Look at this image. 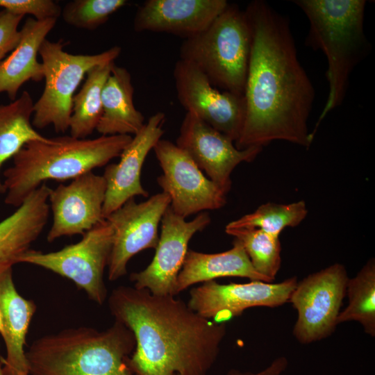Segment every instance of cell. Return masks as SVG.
<instances>
[{
  "label": "cell",
  "mask_w": 375,
  "mask_h": 375,
  "mask_svg": "<svg viewBox=\"0 0 375 375\" xmlns=\"http://www.w3.org/2000/svg\"><path fill=\"white\" fill-rule=\"evenodd\" d=\"M348 279L344 266L336 263L297 282L289 301L297 310L293 334L299 342L312 343L334 332Z\"/></svg>",
  "instance_id": "obj_9"
},
{
  "label": "cell",
  "mask_w": 375,
  "mask_h": 375,
  "mask_svg": "<svg viewBox=\"0 0 375 375\" xmlns=\"http://www.w3.org/2000/svg\"><path fill=\"white\" fill-rule=\"evenodd\" d=\"M228 4L226 0H147L135 12L133 28L190 38L207 28Z\"/></svg>",
  "instance_id": "obj_18"
},
{
  "label": "cell",
  "mask_w": 375,
  "mask_h": 375,
  "mask_svg": "<svg viewBox=\"0 0 375 375\" xmlns=\"http://www.w3.org/2000/svg\"><path fill=\"white\" fill-rule=\"evenodd\" d=\"M51 189L42 183L0 222V269L12 267L42 233L49 215Z\"/></svg>",
  "instance_id": "obj_19"
},
{
  "label": "cell",
  "mask_w": 375,
  "mask_h": 375,
  "mask_svg": "<svg viewBox=\"0 0 375 375\" xmlns=\"http://www.w3.org/2000/svg\"><path fill=\"white\" fill-rule=\"evenodd\" d=\"M176 144L225 194L231 188V174L242 162H251L261 147L238 149L234 142L200 119L186 112Z\"/></svg>",
  "instance_id": "obj_15"
},
{
  "label": "cell",
  "mask_w": 375,
  "mask_h": 375,
  "mask_svg": "<svg viewBox=\"0 0 375 375\" xmlns=\"http://www.w3.org/2000/svg\"><path fill=\"white\" fill-rule=\"evenodd\" d=\"M232 276L272 283L254 269L243 245L235 238L232 248L221 253H206L188 249L177 276L176 292L197 283Z\"/></svg>",
  "instance_id": "obj_22"
},
{
  "label": "cell",
  "mask_w": 375,
  "mask_h": 375,
  "mask_svg": "<svg viewBox=\"0 0 375 375\" xmlns=\"http://www.w3.org/2000/svg\"><path fill=\"white\" fill-rule=\"evenodd\" d=\"M126 3V0H73L64 6L60 16L69 26L94 31Z\"/></svg>",
  "instance_id": "obj_29"
},
{
  "label": "cell",
  "mask_w": 375,
  "mask_h": 375,
  "mask_svg": "<svg viewBox=\"0 0 375 375\" xmlns=\"http://www.w3.org/2000/svg\"><path fill=\"white\" fill-rule=\"evenodd\" d=\"M0 375H8V374L5 371L3 364L1 360H0Z\"/></svg>",
  "instance_id": "obj_33"
},
{
  "label": "cell",
  "mask_w": 375,
  "mask_h": 375,
  "mask_svg": "<svg viewBox=\"0 0 375 375\" xmlns=\"http://www.w3.org/2000/svg\"><path fill=\"white\" fill-rule=\"evenodd\" d=\"M23 17L3 9L0 10V64L19 42L20 29L18 27Z\"/></svg>",
  "instance_id": "obj_31"
},
{
  "label": "cell",
  "mask_w": 375,
  "mask_h": 375,
  "mask_svg": "<svg viewBox=\"0 0 375 375\" xmlns=\"http://www.w3.org/2000/svg\"><path fill=\"white\" fill-rule=\"evenodd\" d=\"M297 277L278 283L251 281L247 283L219 284L209 281L190 291L188 306L203 317L225 323L252 307L274 308L289 301Z\"/></svg>",
  "instance_id": "obj_13"
},
{
  "label": "cell",
  "mask_w": 375,
  "mask_h": 375,
  "mask_svg": "<svg viewBox=\"0 0 375 375\" xmlns=\"http://www.w3.org/2000/svg\"><path fill=\"white\" fill-rule=\"evenodd\" d=\"M210 221L207 212L198 213L191 221H186L169 207L161 219L160 235L152 261L144 270L130 276L134 287L147 289L157 295L178 294L176 279L188 251L189 242Z\"/></svg>",
  "instance_id": "obj_14"
},
{
  "label": "cell",
  "mask_w": 375,
  "mask_h": 375,
  "mask_svg": "<svg viewBox=\"0 0 375 375\" xmlns=\"http://www.w3.org/2000/svg\"><path fill=\"white\" fill-rule=\"evenodd\" d=\"M309 22L307 46L321 50L327 60L328 94L310 133L345 99L351 72L367 55L371 44L364 31L365 0H295Z\"/></svg>",
  "instance_id": "obj_5"
},
{
  "label": "cell",
  "mask_w": 375,
  "mask_h": 375,
  "mask_svg": "<svg viewBox=\"0 0 375 375\" xmlns=\"http://www.w3.org/2000/svg\"><path fill=\"white\" fill-rule=\"evenodd\" d=\"M3 333V324L2 315L0 312V334L2 335Z\"/></svg>",
  "instance_id": "obj_34"
},
{
  "label": "cell",
  "mask_w": 375,
  "mask_h": 375,
  "mask_svg": "<svg viewBox=\"0 0 375 375\" xmlns=\"http://www.w3.org/2000/svg\"><path fill=\"white\" fill-rule=\"evenodd\" d=\"M115 64H101L87 72L81 90L73 97L69 126L71 136L85 139L96 130L102 114V90Z\"/></svg>",
  "instance_id": "obj_25"
},
{
  "label": "cell",
  "mask_w": 375,
  "mask_h": 375,
  "mask_svg": "<svg viewBox=\"0 0 375 375\" xmlns=\"http://www.w3.org/2000/svg\"><path fill=\"white\" fill-rule=\"evenodd\" d=\"M133 333L115 321L106 330L77 327L36 339L26 358L29 375H135Z\"/></svg>",
  "instance_id": "obj_4"
},
{
  "label": "cell",
  "mask_w": 375,
  "mask_h": 375,
  "mask_svg": "<svg viewBox=\"0 0 375 375\" xmlns=\"http://www.w3.org/2000/svg\"><path fill=\"white\" fill-rule=\"evenodd\" d=\"M153 149L162 170L158 184L169 197V207L176 214L185 219L226 204V194L176 144L160 139Z\"/></svg>",
  "instance_id": "obj_10"
},
{
  "label": "cell",
  "mask_w": 375,
  "mask_h": 375,
  "mask_svg": "<svg viewBox=\"0 0 375 375\" xmlns=\"http://www.w3.org/2000/svg\"><path fill=\"white\" fill-rule=\"evenodd\" d=\"M33 105L31 94L24 91L11 103L0 106V194L6 193L1 178L3 163L28 142L48 139L38 133L31 122Z\"/></svg>",
  "instance_id": "obj_24"
},
{
  "label": "cell",
  "mask_w": 375,
  "mask_h": 375,
  "mask_svg": "<svg viewBox=\"0 0 375 375\" xmlns=\"http://www.w3.org/2000/svg\"><path fill=\"white\" fill-rule=\"evenodd\" d=\"M173 76L177 99L187 112L235 142L244 119V95L220 91L196 66L181 59L174 65Z\"/></svg>",
  "instance_id": "obj_11"
},
{
  "label": "cell",
  "mask_w": 375,
  "mask_h": 375,
  "mask_svg": "<svg viewBox=\"0 0 375 375\" xmlns=\"http://www.w3.org/2000/svg\"><path fill=\"white\" fill-rule=\"evenodd\" d=\"M35 311V303L17 292L12 267L0 269V312L3 324L1 336L6 350V357L1 356L0 360L8 375H29L24 346Z\"/></svg>",
  "instance_id": "obj_20"
},
{
  "label": "cell",
  "mask_w": 375,
  "mask_h": 375,
  "mask_svg": "<svg viewBox=\"0 0 375 375\" xmlns=\"http://www.w3.org/2000/svg\"><path fill=\"white\" fill-rule=\"evenodd\" d=\"M250 47L244 11L228 3L207 28L183 40L180 59L196 66L217 89L244 95Z\"/></svg>",
  "instance_id": "obj_6"
},
{
  "label": "cell",
  "mask_w": 375,
  "mask_h": 375,
  "mask_svg": "<svg viewBox=\"0 0 375 375\" xmlns=\"http://www.w3.org/2000/svg\"><path fill=\"white\" fill-rule=\"evenodd\" d=\"M122 48L114 46L96 54H72L63 50L61 40H44L39 49L44 88L34 103L32 124L41 129L52 125L56 133L69 130L74 92L92 67L115 62Z\"/></svg>",
  "instance_id": "obj_7"
},
{
  "label": "cell",
  "mask_w": 375,
  "mask_h": 375,
  "mask_svg": "<svg viewBox=\"0 0 375 375\" xmlns=\"http://www.w3.org/2000/svg\"><path fill=\"white\" fill-rule=\"evenodd\" d=\"M251 47L238 149L284 140L308 148L315 89L297 56L289 19L262 0L244 10Z\"/></svg>",
  "instance_id": "obj_1"
},
{
  "label": "cell",
  "mask_w": 375,
  "mask_h": 375,
  "mask_svg": "<svg viewBox=\"0 0 375 375\" xmlns=\"http://www.w3.org/2000/svg\"><path fill=\"white\" fill-rule=\"evenodd\" d=\"M132 139L128 135L79 139L65 135L26 143L3 173L5 203L19 207L48 180L74 179L119 157Z\"/></svg>",
  "instance_id": "obj_3"
},
{
  "label": "cell",
  "mask_w": 375,
  "mask_h": 375,
  "mask_svg": "<svg viewBox=\"0 0 375 375\" xmlns=\"http://www.w3.org/2000/svg\"><path fill=\"white\" fill-rule=\"evenodd\" d=\"M108 307L135 337L130 358L135 375H208L226 333V323L203 317L175 296L147 289L117 287Z\"/></svg>",
  "instance_id": "obj_2"
},
{
  "label": "cell",
  "mask_w": 375,
  "mask_h": 375,
  "mask_svg": "<svg viewBox=\"0 0 375 375\" xmlns=\"http://www.w3.org/2000/svg\"><path fill=\"white\" fill-rule=\"evenodd\" d=\"M165 114L158 112L150 117L142 129L132 136L117 163L108 164L102 175L106 183L103 206L105 219L135 196L147 197L148 192L141 184V170L144 160L164 133Z\"/></svg>",
  "instance_id": "obj_17"
},
{
  "label": "cell",
  "mask_w": 375,
  "mask_h": 375,
  "mask_svg": "<svg viewBox=\"0 0 375 375\" xmlns=\"http://www.w3.org/2000/svg\"><path fill=\"white\" fill-rule=\"evenodd\" d=\"M225 231L242 243L254 269L273 282L281 262L279 237L258 228H225Z\"/></svg>",
  "instance_id": "obj_28"
},
{
  "label": "cell",
  "mask_w": 375,
  "mask_h": 375,
  "mask_svg": "<svg viewBox=\"0 0 375 375\" xmlns=\"http://www.w3.org/2000/svg\"><path fill=\"white\" fill-rule=\"evenodd\" d=\"M346 294L348 304L340 311L338 324L355 321L365 333L375 336V262L370 259L356 276L349 278Z\"/></svg>",
  "instance_id": "obj_26"
},
{
  "label": "cell",
  "mask_w": 375,
  "mask_h": 375,
  "mask_svg": "<svg viewBox=\"0 0 375 375\" xmlns=\"http://www.w3.org/2000/svg\"><path fill=\"white\" fill-rule=\"evenodd\" d=\"M170 199L164 192L137 203L129 199L105 219L111 225L113 244L108 264V279L116 281L127 273L130 259L147 249H156L158 226Z\"/></svg>",
  "instance_id": "obj_12"
},
{
  "label": "cell",
  "mask_w": 375,
  "mask_h": 375,
  "mask_svg": "<svg viewBox=\"0 0 375 375\" xmlns=\"http://www.w3.org/2000/svg\"><path fill=\"white\" fill-rule=\"evenodd\" d=\"M176 375H180V374H176Z\"/></svg>",
  "instance_id": "obj_35"
},
{
  "label": "cell",
  "mask_w": 375,
  "mask_h": 375,
  "mask_svg": "<svg viewBox=\"0 0 375 375\" xmlns=\"http://www.w3.org/2000/svg\"><path fill=\"white\" fill-rule=\"evenodd\" d=\"M134 88L127 69L112 68L101 94L102 114L96 131L101 135H134L144 125V117L135 106Z\"/></svg>",
  "instance_id": "obj_23"
},
{
  "label": "cell",
  "mask_w": 375,
  "mask_h": 375,
  "mask_svg": "<svg viewBox=\"0 0 375 375\" xmlns=\"http://www.w3.org/2000/svg\"><path fill=\"white\" fill-rule=\"evenodd\" d=\"M106 183L103 176L87 172L68 185L51 189L49 204L53 215L47 240L84 234L104 219Z\"/></svg>",
  "instance_id": "obj_16"
},
{
  "label": "cell",
  "mask_w": 375,
  "mask_h": 375,
  "mask_svg": "<svg viewBox=\"0 0 375 375\" xmlns=\"http://www.w3.org/2000/svg\"><path fill=\"white\" fill-rule=\"evenodd\" d=\"M113 229L104 219L83 234L82 239L62 249L44 253L30 249L18 260L41 267L70 279L88 297L102 305L107 297L103 273L113 244Z\"/></svg>",
  "instance_id": "obj_8"
},
{
  "label": "cell",
  "mask_w": 375,
  "mask_h": 375,
  "mask_svg": "<svg viewBox=\"0 0 375 375\" xmlns=\"http://www.w3.org/2000/svg\"><path fill=\"white\" fill-rule=\"evenodd\" d=\"M56 22L57 19L37 20L33 17L25 21L17 45L0 64V93H6L14 101L24 83L44 79L43 65L38 60V54Z\"/></svg>",
  "instance_id": "obj_21"
},
{
  "label": "cell",
  "mask_w": 375,
  "mask_h": 375,
  "mask_svg": "<svg viewBox=\"0 0 375 375\" xmlns=\"http://www.w3.org/2000/svg\"><path fill=\"white\" fill-rule=\"evenodd\" d=\"M306 203L299 201L288 204L267 203L254 212L228 223L225 228H258L279 237L286 227H295L306 217Z\"/></svg>",
  "instance_id": "obj_27"
},
{
  "label": "cell",
  "mask_w": 375,
  "mask_h": 375,
  "mask_svg": "<svg viewBox=\"0 0 375 375\" xmlns=\"http://www.w3.org/2000/svg\"><path fill=\"white\" fill-rule=\"evenodd\" d=\"M0 7L14 15H31L37 20L58 19L62 10L52 0H0Z\"/></svg>",
  "instance_id": "obj_30"
},
{
  "label": "cell",
  "mask_w": 375,
  "mask_h": 375,
  "mask_svg": "<svg viewBox=\"0 0 375 375\" xmlns=\"http://www.w3.org/2000/svg\"><path fill=\"white\" fill-rule=\"evenodd\" d=\"M288 365V360L284 356L275 358L264 369L258 372H243L238 369H231L226 375H282Z\"/></svg>",
  "instance_id": "obj_32"
}]
</instances>
